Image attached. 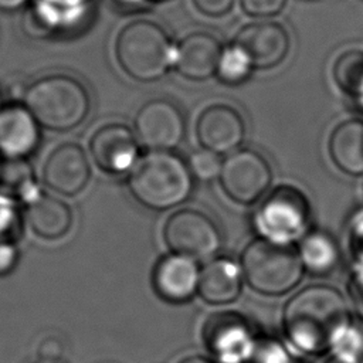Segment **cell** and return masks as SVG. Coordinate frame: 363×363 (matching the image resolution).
Instances as JSON below:
<instances>
[{
  "instance_id": "1",
  "label": "cell",
  "mask_w": 363,
  "mask_h": 363,
  "mask_svg": "<svg viewBox=\"0 0 363 363\" xmlns=\"http://www.w3.org/2000/svg\"><path fill=\"white\" fill-rule=\"evenodd\" d=\"M350 322L343 294L330 285H311L301 289L286 302L282 315L288 340L308 354L329 350L336 336Z\"/></svg>"
},
{
  "instance_id": "2",
  "label": "cell",
  "mask_w": 363,
  "mask_h": 363,
  "mask_svg": "<svg viewBox=\"0 0 363 363\" xmlns=\"http://www.w3.org/2000/svg\"><path fill=\"white\" fill-rule=\"evenodd\" d=\"M129 190L135 200L153 211H166L183 204L193 191V176L179 155L152 150L132 167Z\"/></svg>"
},
{
  "instance_id": "3",
  "label": "cell",
  "mask_w": 363,
  "mask_h": 363,
  "mask_svg": "<svg viewBox=\"0 0 363 363\" xmlns=\"http://www.w3.org/2000/svg\"><path fill=\"white\" fill-rule=\"evenodd\" d=\"M115 52L118 64L130 78L150 82L174 67L176 45L156 23L135 20L119 31Z\"/></svg>"
},
{
  "instance_id": "4",
  "label": "cell",
  "mask_w": 363,
  "mask_h": 363,
  "mask_svg": "<svg viewBox=\"0 0 363 363\" xmlns=\"http://www.w3.org/2000/svg\"><path fill=\"white\" fill-rule=\"evenodd\" d=\"M26 108L38 125L52 130H69L81 125L91 108L85 86L68 75H48L28 86Z\"/></svg>"
},
{
  "instance_id": "5",
  "label": "cell",
  "mask_w": 363,
  "mask_h": 363,
  "mask_svg": "<svg viewBox=\"0 0 363 363\" xmlns=\"http://www.w3.org/2000/svg\"><path fill=\"white\" fill-rule=\"evenodd\" d=\"M241 271L255 292L281 296L301 282L305 268L291 245L257 238L241 254Z\"/></svg>"
},
{
  "instance_id": "6",
  "label": "cell",
  "mask_w": 363,
  "mask_h": 363,
  "mask_svg": "<svg viewBox=\"0 0 363 363\" xmlns=\"http://www.w3.org/2000/svg\"><path fill=\"white\" fill-rule=\"evenodd\" d=\"M309 220L311 207L306 197L294 187L281 186L264 199L252 224L259 238L291 245L306 234Z\"/></svg>"
},
{
  "instance_id": "7",
  "label": "cell",
  "mask_w": 363,
  "mask_h": 363,
  "mask_svg": "<svg viewBox=\"0 0 363 363\" xmlns=\"http://www.w3.org/2000/svg\"><path fill=\"white\" fill-rule=\"evenodd\" d=\"M163 240L173 254L194 261L213 257L221 247L217 224L206 213L194 208L174 211L164 223Z\"/></svg>"
},
{
  "instance_id": "8",
  "label": "cell",
  "mask_w": 363,
  "mask_h": 363,
  "mask_svg": "<svg viewBox=\"0 0 363 363\" xmlns=\"http://www.w3.org/2000/svg\"><path fill=\"white\" fill-rule=\"evenodd\" d=\"M218 179L221 189L231 200L252 204L269 189L272 170L268 160L257 150L238 149L223 160Z\"/></svg>"
},
{
  "instance_id": "9",
  "label": "cell",
  "mask_w": 363,
  "mask_h": 363,
  "mask_svg": "<svg viewBox=\"0 0 363 363\" xmlns=\"http://www.w3.org/2000/svg\"><path fill=\"white\" fill-rule=\"evenodd\" d=\"M203 339L207 350L220 363L250 362L257 337L250 323L238 313H216L207 319L203 328Z\"/></svg>"
},
{
  "instance_id": "10",
  "label": "cell",
  "mask_w": 363,
  "mask_h": 363,
  "mask_svg": "<svg viewBox=\"0 0 363 363\" xmlns=\"http://www.w3.org/2000/svg\"><path fill=\"white\" fill-rule=\"evenodd\" d=\"M186 133L182 111L167 99H152L136 113L135 135L150 150H173Z\"/></svg>"
},
{
  "instance_id": "11",
  "label": "cell",
  "mask_w": 363,
  "mask_h": 363,
  "mask_svg": "<svg viewBox=\"0 0 363 363\" xmlns=\"http://www.w3.org/2000/svg\"><path fill=\"white\" fill-rule=\"evenodd\" d=\"M89 149L96 166L111 174L132 170L139 159V140L135 132L122 123L99 128L91 138Z\"/></svg>"
},
{
  "instance_id": "12",
  "label": "cell",
  "mask_w": 363,
  "mask_h": 363,
  "mask_svg": "<svg viewBox=\"0 0 363 363\" xmlns=\"http://www.w3.org/2000/svg\"><path fill=\"white\" fill-rule=\"evenodd\" d=\"M238 45L257 69H268L281 64L289 51L288 31L275 21H257L242 27L235 35Z\"/></svg>"
},
{
  "instance_id": "13",
  "label": "cell",
  "mask_w": 363,
  "mask_h": 363,
  "mask_svg": "<svg viewBox=\"0 0 363 363\" xmlns=\"http://www.w3.org/2000/svg\"><path fill=\"white\" fill-rule=\"evenodd\" d=\"M200 145L217 155L235 150L245 138L244 119L237 109L217 104L207 106L196 123Z\"/></svg>"
},
{
  "instance_id": "14",
  "label": "cell",
  "mask_w": 363,
  "mask_h": 363,
  "mask_svg": "<svg viewBox=\"0 0 363 363\" xmlns=\"http://www.w3.org/2000/svg\"><path fill=\"white\" fill-rule=\"evenodd\" d=\"M43 177L50 189L64 196L79 193L91 177L85 152L75 143H64L55 147L44 163Z\"/></svg>"
},
{
  "instance_id": "15",
  "label": "cell",
  "mask_w": 363,
  "mask_h": 363,
  "mask_svg": "<svg viewBox=\"0 0 363 363\" xmlns=\"http://www.w3.org/2000/svg\"><path fill=\"white\" fill-rule=\"evenodd\" d=\"M199 278L200 268L197 261L172 252L160 258L155 265L152 284L163 301L184 303L197 294Z\"/></svg>"
},
{
  "instance_id": "16",
  "label": "cell",
  "mask_w": 363,
  "mask_h": 363,
  "mask_svg": "<svg viewBox=\"0 0 363 363\" xmlns=\"http://www.w3.org/2000/svg\"><path fill=\"white\" fill-rule=\"evenodd\" d=\"M223 47L208 33H193L176 45L174 68L191 81H204L217 71Z\"/></svg>"
},
{
  "instance_id": "17",
  "label": "cell",
  "mask_w": 363,
  "mask_h": 363,
  "mask_svg": "<svg viewBox=\"0 0 363 363\" xmlns=\"http://www.w3.org/2000/svg\"><path fill=\"white\" fill-rule=\"evenodd\" d=\"M38 142V122L26 106L11 104L0 109V152L6 157L23 159Z\"/></svg>"
},
{
  "instance_id": "18",
  "label": "cell",
  "mask_w": 363,
  "mask_h": 363,
  "mask_svg": "<svg viewBox=\"0 0 363 363\" xmlns=\"http://www.w3.org/2000/svg\"><path fill=\"white\" fill-rule=\"evenodd\" d=\"M92 9V0H34L27 26L38 35L68 31L79 26Z\"/></svg>"
},
{
  "instance_id": "19",
  "label": "cell",
  "mask_w": 363,
  "mask_h": 363,
  "mask_svg": "<svg viewBox=\"0 0 363 363\" xmlns=\"http://www.w3.org/2000/svg\"><path fill=\"white\" fill-rule=\"evenodd\" d=\"M242 271L230 258H214L200 269L199 296L210 305L234 302L242 289Z\"/></svg>"
},
{
  "instance_id": "20",
  "label": "cell",
  "mask_w": 363,
  "mask_h": 363,
  "mask_svg": "<svg viewBox=\"0 0 363 363\" xmlns=\"http://www.w3.org/2000/svg\"><path fill=\"white\" fill-rule=\"evenodd\" d=\"M329 155L335 166L349 176L363 174V121L339 123L329 138Z\"/></svg>"
},
{
  "instance_id": "21",
  "label": "cell",
  "mask_w": 363,
  "mask_h": 363,
  "mask_svg": "<svg viewBox=\"0 0 363 363\" xmlns=\"http://www.w3.org/2000/svg\"><path fill=\"white\" fill-rule=\"evenodd\" d=\"M27 220L37 235L55 240L65 235L71 228L72 213L69 207L58 199L37 196L28 203Z\"/></svg>"
},
{
  "instance_id": "22",
  "label": "cell",
  "mask_w": 363,
  "mask_h": 363,
  "mask_svg": "<svg viewBox=\"0 0 363 363\" xmlns=\"http://www.w3.org/2000/svg\"><path fill=\"white\" fill-rule=\"evenodd\" d=\"M298 255L306 271L313 275L332 272L340 259L336 241L325 231H309L299 242Z\"/></svg>"
},
{
  "instance_id": "23",
  "label": "cell",
  "mask_w": 363,
  "mask_h": 363,
  "mask_svg": "<svg viewBox=\"0 0 363 363\" xmlns=\"http://www.w3.org/2000/svg\"><path fill=\"white\" fill-rule=\"evenodd\" d=\"M333 78L337 86L356 101L363 89V51L343 52L333 65Z\"/></svg>"
},
{
  "instance_id": "24",
  "label": "cell",
  "mask_w": 363,
  "mask_h": 363,
  "mask_svg": "<svg viewBox=\"0 0 363 363\" xmlns=\"http://www.w3.org/2000/svg\"><path fill=\"white\" fill-rule=\"evenodd\" d=\"M252 64L247 54L235 44L223 48L216 75L225 85H240L252 74Z\"/></svg>"
},
{
  "instance_id": "25",
  "label": "cell",
  "mask_w": 363,
  "mask_h": 363,
  "mask_svg": "<svg viewBox=\"0 0 363 363\" xmlns=\"http://www.w3.org/2000/svg\"><path fill=\"white\" fill-rule=\"evenodd\" d=\"M333 356L350 363H362L363 360V326L350 322L336 336L332 345Z\"/></svg>"
},
{
  "instance_id": "26",
  "label": "cell",
  "mask_w": 363,
  "mask_h": 363,
  "mask_svg": "<svg viewBox=\"0 0 363 363\" xmlns=\"http://www.w3.org/2000/svg\"><path fill=\"white\" fill-rule=\"evenodd\" d=\"M221 164L223 162L220 159V155L204 147L200 150H194L187 160L191 176L201 182H210L218 177L221 172Z\"/></svg>"
},
{
  "instance_id": "27",
  "label": "cell",
  "mask_w": 363,
  "mask_h": 363,
  "mask_svg": "<svg viewBox=\"0 0 363 363\" xmlns=\"http://www.w3.org/2000/svg\"><path fill=\"white\" fill-rule=\"evenodd\" d=\"M251 363H291L288 350L275 339H258L254 353L250 359Z\"/></svg>"
},
{
  "instance_id": "28",
  "label": "cell",
  "mask_w": 363,
  "mask_h": 363,
  "mask_svg": "<svg viewBox=\"0 0 363 363\" xmlns=\"http://www.w3.org/2000/svg\"><path fill=\"white\" fill-rule=\"evenodd\" d=\"M349 295L356 312L363 319V252L354 255L349 278Z\"/></svg>"
},
{
  "instance_id": "29",
  "label": "cell",
  "mask_w": 363,
  "mask_h": 363,
  "mask_svg": "<svg viewBox=\"0 0 363 363\" xmlns=\"http://www.w3.org/2000/svg\"><path fill=\"white\" fill-rule=\"evenodd\" d=\"M242 10L252 17H272L281 13L286 0H240Z\"/></svg>"
},
{
  "instance_id": "30",
  "label": "cell",
  "mask_w": 363,
  "mask_h": 363,
  "mask_svg": "<svg viewBox=\"0 0 363 363\" xmlns=\"http://www.w3.org/2000/svg\"><path fill=\"white\" fill-rule=\"evenodd\" d=\"M193 4L204 16L221 17L233 9L234 0H193Z\"/></svg>"
},
{
  "instance_id": "31",
  "label": "cell",
  "mask_w": 363,
  "mask_h": 363,
  "mask_svg": "<svg viewBox=\"0 0 363 363\" xmlns=\"http://www.w3.org/2000/svg\"><path fill=\"white\" fill-rule=\"evenodd\" d=\"M349 238L354 255L363 252V208L354 211L349 221Z\"/></svg>"
},
{
  "instance_id": "32",
  "label": "cell",
  "mask_w": 363,
  "mask_h": 363,
  "mask_svg": "<svg viewBox=\"0 0 363 363\" xmlns=\"http://www.w3.org/2000/svg\"><path fill=\"white\" fill-rule=\"evenodd\" d=\"M62 343L57 337H45L41 340L38 346V356L40 360H48V362H57L62 356Z\"/></svg>"
},
{
  "instance_id": "33",
  "label": "cell",
  "mask_w": 363,
  "mask_h": 363,
  "mask_svg": "<svg viewBox=\"0 0 363 363\" xmlns=\"http://www.w3.org/2000/svg\"><path fill=\"white\" fill-rule=\"evenodd\" d=\"M17 262L16 247L4 240H0V277L9 274Z\"/></svg>"
},
{
  "instance_id": "34",
  "label": "cell",
  "mask_w": 363,
  "mask_h": 363,
  "mask_svg": "<svg viewBox=\"0 0 363 363\" xmlns=\"http://www.w3.org/2000/svg\"><path fill=\"white\" fill-rule=\"evenodd\" d=\"M28 1L31 0H0V10H4V11L18 10L23 6H26Z\"/></svg>"
},
{
  "instance_id": "35",
  "label": "cell",
  "mask_w": 363,
  "mask_h": 363,
  "mask_svg": "<svg viewBox=\"0 0 363 363\" xmlns=\"http://www.w3.org/2000/svg\"><path fill=\"white\" fill-rule=\"evenodd\" d=\"M179 363H213V362L203 356H189V357L180 360Z\"/></svg>"
},
{
  "instance_id": "36",
  "label": "cell",
  "mask_w": 363,
  "mask_h": 363,
  "mask_svg": "<svg viewBox=\"0 0 363 363\" xmlns=\"http://www.w3.org/2000/svg\"><path fill=\"white\" fill-rule=\"evenodd\" d=\"M118 1L128 4V6H142L145 3H163L167 0H118Z\"/></svg>"
},
{
  "instance_id": "37",
  "label": "cell",
  "mask_w": 363,
  "mask_h": 363,
  "mask_svg": "<svg viewBox=\"0 0 363 363\" xmlns=\"http://www.w3.org/2000/svg\"><path fill=\"white\" fill-rule=\"evenodd\" d=\"M325 363H350V362H346V360H343V359H339V357H336V356H332L329 360H326Z\"/></svg>"
},
{
  "instance_id": "38",
  "label": "cell",
  "mask_w": 363,
  "mask_h": 363,
  "mask_svg": "<svg viewBox=\"0 0 363 363\" xmlns=\"http://www.w3.org/2000/svg\"><path fill=\"white\" fill-rule=\"evenodd\" d=\"M35 363H58V362H48V360H38Z\"/></svg>"
}]
</instances>
